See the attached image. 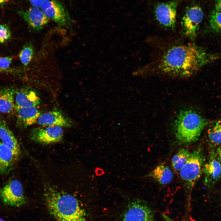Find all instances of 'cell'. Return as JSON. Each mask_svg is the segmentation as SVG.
Listing matches in <instances>:
<instances>
[{
    "label": "cell",
    "mask_w": 221,
    "mask_h": 221,
    "mask_svg": "<svg viewBox=\"0 0 221 221\" xmlns=\"http://www.w3.org/2000/svg\"><path fill=\"white\" fill-rule=\"evenodd\" d=\"M159 47L150 63L133 72V76L186 78L221 56L220 54L208 52L190 43H165Z\"/></svg>",
    "instance_id": "cell-1"
},
{
    "label": "cell",
    "mask_w": 221,
    "mask_h": 221,
    "mask_svg": "<svg viewBox=\"0 0 221 221\" xmlns=\"http://www.w3.org/2000/svg\"><path fill=\"white\" fill-rule=\"evenodd\" d=\"M44 195L49 212L57 221H86L84 211L72 195L47 185Z\"/></svg>",
    "instance_id": "cell-2"
},
{
    "label": "cell",
    "mask_w": 221,
    "mask_h": 221,
    "mask_svg": "<svg viewBox=\"0 0 221 221\" xmlns=\"http://www.w3.org/2000/svg\"><path fill=\"white\" fill-rule=\"evenodd\" d=\"M208 123L197 110L191 107L180 109L173 122L172 130L177 141L182 145L197 141Z\"/></svg>",
    "instance_id": "cell-3"
},
{
    "label": "cell",
    "mask_w": 221,
    "mask_h": 221,
    "mask_svg": "<svg viewBox=\"0 0 221 221\" xmlns=\"http://www.w3.org/2000/svg\"><path fill=\"white\" fill-rule=\"evenodd\" d=\"M204 161L202 149L197 148L190 152L188 159L179 172L185 192L189 199L196 182L203 172Z\"/></svg>",
    "instance_id": "cell-4"
},
{
    "label": "cell",
    "mask_w": 221,
    "mask_h": 221,
    "mask_svg": "<svg viewBox=\"0 0 221 221\" xmlns=\"http://www.w3.org/2000/svg\"><path fill=\"white\" fill-rule=\"evenodd\" d=\"M180 0L158 2L154 5L153 13L158 23L162 27L173 29L176 27V9Z\"/></svg>",
    "instance_id": "cell-5"
},
{
    "label": "cell",
    "mask_w": 221,
    "mask_h": 221,
    "mask_svg": "<svg viewBox=\"0 0 221 221\" xmlns=\"http://www.w3.org/2000/svg\"><path fill=\"white\" fill-rule=\"evenodd\" d=\"M204 16L202 8L197 4L193 3L186 7L182 19V25L187 37L192 39L196 37Z\"/></svg>",
    "instance_id": "cell-6"
},
{
    "label": "cell",
    "mask_w": 221,
    "mask_h": 221,
    "mask_svg": "<svg viewBox=\"0 0 221 221\" xmlns=\"http://www.w3.org/2000/svg\"><path fill=\"white\" fill-rule=\"evenodd\" d=\"M40 9L45 15L59 26L69 28L71 19L63 5L56 0H45Z\"/></svg>",
    "instance_id": "cell-7"
},
{
    "label": "cell",
    "mask_w": 221,
    "mask_h": 221,
    "mask_svg": "<svg viewBox=\"0 0 221 221\" xmlns=\"http://www.w3.org/2000/svg\"><path fill=\"white\" fill-rule=\"evenodd\" d=\"M0 197L4 204L11 207H19L26 202L22 184L17 180H10L0 189Z\"/></svg>",
    "instance_id": "cell-8"
},
{
    "label": "cell",
    "mask_w": 221,
    "mask_h": 221,
    "mask_svg": "<svg viewBox=\"0 0 221 221\" xmlns=\"http://www.w3.org/2000/svg\"><path fill=\"white\" fill-rule=\"evenodd\" d=\"M123 221H156L153 213L145 202L136 200L130 202L125 211Z\"/></svg>",
    "instance_id": "cell-9"
},
{
    "label": "cell",
    "mask_w": 221,
    "mask_h": 221,
    "mask_svg": "<svg viewBox=\"0 0 221 221\" xmlns=\"http://www.w3.org/2000/svg\"><path fill=\"white\" fill-rule=\"evenodd\" d=\"M62 127L58 126H43L34 128L30 134L33 141L42 144H50L60 141L63 136Z\"/></svg>",
    "instance_id": "cell-10"
},
{
    "label": "cell",
    "mask_w": 221,
    "mask_h": 221,
    "mask_svg": "<svg viewBox=\"0 0 221 221\" xmlns=\"http://www.w3.org/2000/svg\"><path fill=\"white\" fill-rule=\"evenodd\" d=\"M19 13L29 29L33 31H40L49 21V19L39 8L33 7L26 10L20 11Z\"/></svg>",
    "instance_id": "cell-11"
},
{
    "label": "cell",
    "mask_w": 221,
    "mask_h": 221,
    "mask_svg": "<svg viewBox=\"0 0 221 221\" xmlns=\"http://www.w3.org/2000/svg\"><path fill=\"white\" fill-rule=\"evenodd\" d=\"M203 173L206 186L208 188L213 186L221 176V164L216 152L211 153L208 160L204 163Z\"/></svg>",
    "instance_id": "cell-12"
},
{
    "label": "cell",
    "mask_w": 221,
    "mask_h": 221,
    "mask_svg": "<svg viewBox=\"0 0 221 221\" xmlns=\"http://www.w3.org/2000/svg\"><path fill=\"white\" fill-rule=\"evenodd\" d=\"M15 100L16 108L37 107L41 102L37 92L29 87L22 88L15 91Z\"/></svg>",
    "instance_id": "cell-13"
},
{
    "label": "cell",
    "mask_w": 221,
    "mask_h": 221,
    "mask_svg": "<svg viewBox=\"0 0 221 221\" xmlns=\"http://www.w3.org/2000/svg\"><path fill=\"white\" fill-rule=\"evenodd\" d=\"M17 124L19 127L25 128L37 122L41 115L36 107L17 108Z\"/></svg>",
    "instance_id": "cell-14"
},
{
    "label": "cell",
    "mask_w": 221,
    "mask_h": 221,
    "mask_svg": "<svg viewBox=\"0 0 221 221\" xmlns=\"http://www.w3.org/2000/svg\"><path fill=\"white\" fill-rule=\"evenodd\" d=\"M37 122L43 126H58L70 127L72 124L61 112L53 110L41 114Z\"/></svg>",
    "instance_id": "cell-15"
},
{
    "label": "cell",
    "mask_w": 221,
    "mask_h": 221,
    "mask_svg": "<svg viewBox=\"0 0 221 221\" xmlns=\"http://www.w3.org/2000/svg\"><path fill=\"white\" fill-rule=\"evenodd\" d=\"M0 139L2 142L10 149L19 158L21 149L17 140L5 121L0 117Z\"/></svg>",
    "instance_id": "cell-16"
},
{
    "label": "cell",
    "mask_w": 221,
    "mask_h": 221,
    "mask_svg": "<svg viewBox=\"0 0 221 221\" xmlns=\"http://www.w3.org/2000/svg\"><path fill=\"white\" fill-rule=\"evenodd\" d=\"M18 158L0 141V174H4L13 169Z\"/></svg>",
    "instance_id": "cell-17"
},
{
    "label": "cell",
    "mask_w": 221,
    "mask_h": 221,
    "mask_svg": "<svg viewBox=\"0 0 221 221\" xmlns=\"http://www.w3.org/2000/svg\"><path fill=\"white\" fill-rule=\"evenodd\" d=\"M15 93L14 89L9 87L0 90V112L8 114L16 112Z\"/></svg>",
    "instance_id": "cell-18"
},
{
    "label": "cell",
    "mask_w": 221,
    "mask_h": 221,
    "mask_svg": "<svg viewBox=\"0 0 221 221\" xmlns=\"http://www.w3.org/2000/svg\"><path fill=\"white\" fill-rule=\"evenodd\" d=\"M145 176L153 178L161 184L165 185L171 182L173 173L168 166L162 163L158 165Z\"/></svg>",
    "instance_id": "cell-19"
},
{
    "label": "cell",
    "mask_w": 221,
    "mask_h": 221,
    "mask_svg": "<svg viewBox=\"0 0 221 221\" xmlns=\"http://www.w3.org/2000/svg\"><path fill=\"white\" fill-rule=\"evenodd\" d=\"M207 137L211 146H216L221 144V119L210 126L207 130Z\"/></svg>",
    "instance_id": "cell-20"
},
{
    "label": "cell",
    "mask_w": 221,
    "mask_h": 221,
    "mask_svg": "<svg viewBox=\"0 0 221 221\" xmlns=\"http://www.w3.org/2000/svg\"><path fill=\"white\" fill-rule=\"evenodd\" d=\"M190 152L186 148H181L173 157L171 163L175 171L179 172L188 159Z\"/></svg>",
    "instance_id": "cell-21"
},
{
    "label": "cell",
    "mask_w": 221,
    "mask_h": 221,
    "mask_svg": "<svg viewBox=\"0 0 221 221\" xmlns=\"http://www.w3.org/2000/svg\"><path fill=\"white\" fill-rule=\"evenodd\" d=\"M34 55V46L32 43L25 44L19 52L18 57L23 66L27 67L29 64Z\"/></svg>",
    "instance_id": "cell-22"
},
{
    "label": "cell",
    "mask_w": 221,
    "mask_h": 221,
    "mask_svg": "<svg viewBox=\"0 0 221 221\" xmlns=\"http://www.w3.org/2000/svg\"><path fill=\"white\" fill-rule=\"evenodd\" d=\"M211 29L214 32L221 33V11L214 10L209 17Z\"/></svg>",
    "instance_id": "cell-23"
},
{
    "label": "cell",
    "mask_w": 221,
    "mask_h": 221,
    "mask_svg": "<svg viewBox=\"0 0 221 221\" xmlns=\"http://www.w3.org/2000/svg\"><path fill=\"white\" fill-rule=\"evenodd\" d=\"M11 37V33L9 26L5 24H0V44L8 41Z\"/></svg>",
    "instance_id": "cell-24"
},
{
    "label": "cell",
    "mask_w": 221,
    "mask_h": 221,
    "mask_svg": "<svg viewBox=\"0 0 221 221\" xmlns=\"http://www.w3.org/2000/svg\"><path fill=\"white\" fill-rule=\"evenodd\" d=\"M13 59V57L11 56L0 57V71H5L8 69Z\"/></svg>",
    "instance_id": "cell-25"
},
{
    "label": "cell",
    "mask_w": 221,
    "mask_h": 221,
    "mask_svg": "<svg viewBox=\"0 0 221 221\" xmlns=\"http://www.w3.org/2000/svg\"><path fill=\"white\" fill-rule=\"evenodd\" d=\"M45 0H28L31 5L33 7L40 8Z\"/></svg>",
    "instance_id": "cell-26"
},
{
    "label": "cell",
    "mask_w": 221,
    "mask_h": 221,
    "mask_svg": "<svg viewBox=\"0 0 221 221\" xmlns=\"http://www.w3.org/2000/svg\"><path fill=\"white\" fill-rule=\"evenodd\" d=\"M215 7V10L221 11V0H216Z\"/></svg>",
    "instance_id": "cell-27"
},
{
    "label": "cell",
    "mask_w": 221,
    "mask_h": 221,
    "mask_svg": "<svg viewBox=\"0 0 221 221\" xmlns=\"http://www.w3.org/2000/svg\"><path fill=\"white\" fill-rule=\"evenodd\" d=\"M216 153L218 160L221 164V145L218 148Z\"/></svg>",
    "instance_id": "cell-28"
},
{
    "label": "cell",
    "mask_w": 221,
    "mask_h": 221,
    "mask_svg": "<svg viewBox=\"0 0 221 221\" xmlns=\"http://www.w3.org/2000/svg\"><path fill=\"white\" fill-rule=\"evenodd\" d=\"M162 216L163 218L166 221H174L168 216L166 215H165L163 214Z\"/></svg>",
    "instance_id": "cell-29"
},
{
    "label": "cell",
    "mask_w": 221,
    "mask_h": 221,
    "mask_svg": "<svg viewBox=\"0 0 221 221\" xmlns=\"http://www.w3.org/2000/svg\"><path fill=\"white\" fill-rule=\"evenodd\" d=\"M7 0H0V5L7 2Z\"/></svg>",
    "instance_id": "cell-30"
},
{
    "label": "cell",
    "mask_w": 221,
    "mask_h": 221,
    "mask_svg": "<svg viewBox=\"0 0 221 221\" xmlns=\"http://www.w3.org/2000/svg\"><path fill=\"white\" fill-rule=\"evenodd\" d=\"M0 221H5L2 219L0 218Z\"/></svg>",
    "instance_id": "cell-31"
}]
</instances>
